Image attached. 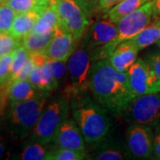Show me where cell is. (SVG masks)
I'll return each instance as SVG.
<instances>
[{"instance_id":"9c48e42d","label":"cell","mask_w":160,"mask_h":160,"mask_svg":"<svg viewBox=\"0 0 160 160\" xmlns=\"http://www.w3.org/2000/svg\"><path fill=\"white\" fill-rule=\"evenodd\" d=\"M128 81L134 97L160 92V81L149 63L137 59L127 70Z\"/></svg>"},{"instance_id":"f546056e","label":"cell","mask_w":160,"mask_h":160,"mask_svg":"<svg viewBox=\"0 0 160 160\" xmlns=\"http://www.w3.org/2000/svg\"><path fill=\"white\" fill-rule=\"evenodd\" d=\"M13 52L0 56V85H5L11 78V69Z\"/></svg>"},{"instance_id":"7c38bea8","label":"cell","mask_w":160,"mask_h":160,"mask_svg":"<svg viewBox=\"0 0 160 160\" xmlns=\"http://www.w3.org/2000/svg\"><path fill=\"white\" fill-rule=\"evenodd\" d=\"M77 49V41L65 29L58 25L50 43L43 52L46 57L67 62Z\"/></svg>"},{"instance_id":"7402d4cb","label":"cell","mask_w":160,"mask_h":160,"mask_svg":"<svg viewBox=\"0 0 160 160\" xmlns=\"http://www.w3.org/2000/svg\"><path fill=\"white\" fill-rule=\"evenodd\" d=\"M98 149L92 154V158L98 160H121L127 156L125 150L119 145L114 142H104L98 144Z\"/></svg>"},{"instance_id":"74e56055","label":"cell","mask_w":160,"mask_h":160,"mask_svg":"<svg viewBox=\"0 0 160 160\" xmlns=\"http://www.w3.org/2000/svg\"><path fill=\"white\" fill-rule=\"evenodd\" d=\"M5 148H6V140L3 136H0V158L2 157L5 151Z\"/></svg>"},{"instance_id":"8fae6325","label":"cell","mask_w":160,"mask_h":160,"mask_svg":"<svg viewBox=\"0 0 160 160\" xmlns=\"http://www.w3.org/2000/svg\"><path fill=\"white\" fill-rule=\"evenodd\" d=\"M117 35V23L110 21L108 17L104 20H99L87 29L86 34L83 37L81 46L90 52L113 42Z\"/></svg>"},{"instance_id":"60d3db41","label":"cell","mask_w":160,"mask_h":160,"mask_svg":"<svg viewBox=\"0 0 160 160\" xmlns=\"http://www.w3.org/2000/svg\"><path fill=\"white\" fill-rule=\"evenodd\" d=\"M4 1H5V0H0V3H3Z\"/></svg>"},{"instance_id":"d4e9b609","label":"cell","mask_w":160,"mask_h":160,"mask_svg":"<svg viewBox=\"0 0 160 160\" xmlns=\"http://www.w3.org/2000/svg\"><path fill=\"white\" fill-rule=\"evenodd\" d=\"M47 150L44 147L43 143L35 142L27 145L22 153L20 158L22 160H43L46 159Z\"/></svg>"},{"instance_id":"d6986e66","label":"cell","mask_w":160,"mask_h":160,"mask_svg":"<svg viewBox=\"0 0 160 160\" xmlns=\"http://www.w3.org/2000/svg\"><path fill=\"white\" fill-rule=\"evenodd\" d=\"M59 24L57 12L54 6L50 5L41 12L39 19L35 24L32 31L38 34H46L53 31Z\"/></svg>"},{"instance_id":"7a4b0ae2","label":"cell","mask_w":160,"mask_h":160,"mask_svg":"<svg viewBox=\"0 0 160 160\" xmlns=\"http://www.w3.org/2000/svg\"><path fill=\"white\" fill-rule=\"evenodd\" d=\"M70 109L86 144L97 146L107 138L111 127L108 110L86 92L71 99Z\"/></svg>"},{"instance_id":"d6a6232c","label":"cell","mask_w":160,"mask_h":160,"mask_svg":"<svg viewBox=\"0 0 160 160\" xmlns=\"http://www.w3.org/2000/svg\"><path fill=\"white\" fill-rule=\"evenodd\" d=\"M153 130V146L156 158L160 159V120L155 125Z\"/></svg>"},{"instance_id":"ffe728a7","label":"cell","mask_w":160,"mask_h":160,"mask_svg":"<svg viewBox=\"0 0 160 160\" xmlns=\"http://www.w3.org/2000/svg\"><path fill=\"white\" fill-rule=\"evenodd\" d=\"M150 0H122L118 5L107 12V17L118 23L123 17L131 13Z\"/></svg>"},{"instance_id":"44dd1931","label":"cell","mask_w":160,"mask_h":160,"mask_svg":"<svg viewBox=\"0 0 160 160\" xmlns=\"http://www.w3.org/2000/svg\"><path fill=\"white\" fill-rule=\"evenodd\" d=\"M53 33L54 30L46 34H38L31 31L22 38V46H25L30 53L43 52L50 43Z\"/></svg>"},{"instance_id":"4fadbf2b","label":"cell","mask_w":160,"mask_h":160,"mask_svg":"<svg viewBox=\"0 0 160 160\" xmlns=\"http://www.w3.org/2000/svg\"><path fill=\"white\" fill-rule=\"evenodd\" d=\"M52 142L64 149L86 152L85 139L74 118H68L58 129Z\"/></svg>"},{"instance_id":"ab89813d","label":"cell","mask_w":160,"mask_h":160,"mask_svg":"<svg viewBox=\"0 0 160 160\" xmlns=\"http://www.w3.org/2000/svg\"><path fill=\"white\" fill-rule=\"evenodd\" d=\"M157 45H158V47L160 48V40L158 41V43H157Z\"/></svg>"},{"instance_id":"e0dca14e","label":"cell","mask_w":160,"mask_h":160,"mask_svg":"<svg viewBox=\"0 0 160 160\" xmlns=\"http://www.w3.org/2000/svg\"><path fill=\"white\" fill-rule=\"evenodd\" d=\"M29 80L38 90L45 92H50L60 86L54 79L46 62L43 66L35 67Z\"/></svg>"},{"instance_id":"f1b7e54d","label":"cell","mask_w":160,"mask_h":160,"mask_svg":"<svg viewBox=\"0 0 160 160\" xmlns=\"http://www.w3.org/2000/svg\"><path fill=\"white\" fill-rule=\"evenodd\" d=\"M16 12L5 3L0 4V32H10Z\"/></svg>"},{"instance_id":"836d02e7","label":"cell","mask_w":160,"mask_h":160,"mask_svg":"<svg viewBox=\"0 0 160 160\" xmlns=\"http://www.w3.org/2000/svg\"><path fill=\"white\" fill-rule=\"evenodd\" d=\"M83 10L86 12L88 16L91 15V13L94 9L97 8L99 0H75Z\"/></svg>"},{"instance_id":"8d00e7d4","label":"cell","mask_w":160,"mask_h":160,"mask_svg":"<svg viewBox=\"0 0 160 160\" xmlns=\"http://www.w3.org/2000/svg\"><path fill=\"white\" fill-rule=\"evenodd\" d=\"M153 6H154L155 16L160 17V0H152Z\"/></svg>"},{"instance_id":"ac0fdd59","label":"cell","mask_w":160,"mask_h":160,"mask_svg":"<svg viewBox=\"0 0 160 160\" xmlns=\"http://www.w3.org/2000/svg\"><path fill=\"white\" fill-rule=\"evenodd\" d=\"M131 40L139 50L157 44L160 40V17L156 18Z\"/></svg>"},{"instance_id":"484cf974","label":"cell","mask_w":160,"mask_h":160,"mask_svg":"<svg viewBox=\"0 0 160 160\" xmlns=\"http://www.w3.org/2000/svg\"><path fill=\"white\" fill-rule=\"evenodd\" d=\"M22 45V38H18L10 32H0V56L12 52Z\"/></svg>"},{"instance_id":"6da1fadb","label":"cell","mask_w":160,"mask_h":160,"mask_svg":"<svg viewBox=\"0 0 160 160\" xmlns=\"http://www.w3.org/2000/svg\"><path fill=\"white\" fill-rule=\"evenodd\" d=\"M90 90L95 101L116 116H122L128 103L134 98L127 72L117 70L109 59L97 61L92 66Z\"/></svg>"},{"instance_id":"ba28073f","label":"cell","mask_w":160,"mask_h":160,"mask_svg":"<svg viewBox=\"0 0 160 160\" xmlns=\"http://www.w3.org/2000/svg\"><path fill=\"white\" fill-rule=\"evenodd\" d=\"M154 16L153 1L150 0L137 10L122 18L117 23L118 35L114 41L109 43V46L115 49L120 43L133 38L152 22Z\"/></svg>"},{"instance_id":"1f68e13d","label":"cell","mask_w":160,"mask_h":160,"mask_svg":"<svg viewBox=\"0 0 160 160\" xmlns=\"http://www.w3.org/2000/svg\"><path fill=\"white\" fill-rule=\"evenodd\" d=\"M146 62L149 63L150 68L160 81V52L149 54Z\"/></svg>"},{"instance_id":"8992f818","label":"cell","mask_w":160,"mask_h":160,"mask_svg":"<svg viewBox=\"0 0 160 160\" xmlns=\"http://www.w3.org/2000/svg\"><path fill=\"white\" fill-rule=\"evenodd\" d=\"M127 123L154 126L160 120V92L134 97L122 113Z\"/></svg>"},{"instance_id":"5b68a950","label":"cell","mask_w":160,"mask_h":160,"mask_svg":"<svg viewBox=\"0 0 160 160\" xmlns=\"http://www.w3.org/2000/svg\"><path fill=\"white\" fill-rule=\"evenodd\" d=\"M91 64L89 52L82 46L77 48L68 60V78L63 95L69 101L90 89Z\"/></svg>"},{"instance_id":"30bf717a","label":"cell","mask_w":160,"mask_h":160,"mask_svg":"<svg viewBox=\"0 0 160 160\" xmlns=\"http://www.w3.org/2000/svg\"><path fill=\"white\" fill-rule=\"evenodd\" d=\"M129 152L137 158H149L154 154L153 131L150 126L132 124L126 132Z\"/></svg>"},{"instance_id":"4dcf8cb0","label":"cell","mask_w":160,"mask_h":160,"mask_svg":"<svg viewBox=\"0 0 160 160\" xmlns=\"http://www.w3.org/2000/svg\"><path fill=\"white\" fill-rule=\"evenodd\" d=\"M34 68V63H33L31 58H30V55H29V58L28 59V61L23 65V67L21 69V70L18 72L17 74H15L13 77H12L11 79L9 80V81H14V80H29V77L31 75V72L33 71Z\"/></svg>"},{"instance_id":"e575fe53","label":"cell","mask_w":160,"mask_h":160,"mask_svg":"<svg viewBox=\"0 0 160 160\" xmlns=\"http://www.w3.org/2000/svg\"><path fill=\"white\" fill-rule=\"evenodd\" d=\"M121 1L122 0H99L97 9L99 11L107 12L112 7H114L116 5L120 3Z\"/></svg>"},{"instance_id":"d590c367","label":"cell","mask_w":160,"mask_h":160,"mask_svg":"<svg viewBox=\"0 0 160 160\" xmlns=\"http://www.w3.org/2000/svg\"><path fill=\"white\" fill-rule=\"evenodd\" d=\"M9 101L7 95V83L5 85H0V115L3 114L7 102Z\"/></svg>"},{"instance_id":"52a82bcc","label":"cell","mask_w":160,"mask_h":160,"mask_svg":"<svg viewBox=\"0 0 160 160\" xmlns=\"http://www.w3.org/2000/svg\"><path fill=\"white\" fill-rule=\"evenodd\" d=\"M54 8L59 19L58 25L77 42L82 39L90 25L89 16L83 8L75 0H58Z\"/></svg>"},{"instance_id":"cb8c5ba5","label":"cell","mask_w":160,"mask_h":160,"mask_svg":"<svg viewBox=\"0 0 160 160\" xmlns=\"http://www.w3.org/2000/svg\"><path fill=\"white\" fill-rule=\"evenodd\" d=\"M87 158L86 152L55 146L46 154V160H82Z\"/></svg>"},{"instance_id":"3957f363","label":"cell","mask_w":160,"mask_h":160,"mask_svg":"<svg viewBox=\"0 0 160 160\" xmlns=\"http://www.w3.org/2000/svg\"><path fill=\"white\" fill-rule=\"evenodd\" d=\"M64 95L53 98L46 104L38 121L32 130V138L43 144L53 141L58 129L69 118L70 104Z\"/></svg>"},{"instance_id":"603a6c76","label":"cell","mask_w":160,"mask_h":160,"mask_svg":"<svg viewBox=\"0 0 160 160\" xmlns=\"http://www.w3.org/2000/svg\"><path fill=\"white\" fill-rule=\"evenodd\" d=\"M3 3L10 6L15 12L38 11L41 13V12L50 6L41 0H5Z\"/></svg>"},{"instance_id":"b9f144b4","label":"cell","mask_w":160,"mask_h":160,"mask_svg":"<svg viewBox=\"0 0 160 160\" xmlns=\"http://www.w3.org/2000/svg\"><path fill=\"white\" fill-rule=\"evenodd\" d=\"M0 4H1V3H0Z\"/></svg>"},{"instance_id":"9a60e30c","label":"cell","mask_w":160,"mask_h":160,"mask_svg":"<svg viewBox=\"0 0 160 160\" xmlns=\"http://www.w3.org/2000/svg\"><path fill=\"white\" fill-rule=\"evenodd\" d=\"M37 90L29 80H14L7 83V95L11 104L34 98L38 93Z\"/></svg>"},{"instance_id":"5bb4252c","label":"cell","mask_w":160,"mask_h":160,"mask_svg":"<svg viewBox=\"0 0 160 160\" xmlns=\"http://www.w3.org/2000/svg\"><path fill=\"white\" fill-rule=\"evenodd\" d=\"M139 49L131 39L124 41L118 45L109 58L110 64L120 72L127 70L137 60Z\"/></svg>"},{"instance_id":"f35d334b","label":"cell","mask_w":160,"mask_h":160,"mask_svg":"<svg viewBox=\"0 0 160 160\" xmlns=\"http://www.w3.org/2000/svg\"><path fill=\"white\" fill-rule=\"evenodd\" d=\"M41 1H43L45 3H47L49 5H52V6H55L58 2V0H41Z\"/></svg>"},{"instance_id":"4316f807","label":"cell","mask_w":160,"mask_h":160,"mask_svg":"<svg viewBox=\"0 0 160 160\" xmlns=\"http://www.w3.org/2000/svg\"><path fill=\"white\" fill-rule=\"evenodd\" d=\"M46 63L51 70L52 74L53 76L54 79L58 82L59 85H61L63 82H67L68 78V66L67 63L62 61L57 60H51L48 59Z\"/></svg>"},{"instance_id":"277c9868","label":"cell","mask_w":160,"mask_h":160,"mask_svg":"<svg viewBox=\"0 0 160 160\" xmlns=\"http://www.w3.org/2000/svg\"><path fill=\"white\" fill-rule=\"evenodd\" d=\"M48 92H38L34 98L12 103L9 121L20 138H24L33 130L46 106Z\"/></svg>"},{"instance_id":"2e32d148","label":"cell","mask_w":160,"mask_h":160,"mask_svg":"<svg viewBox=\"0 0 160 160\" xmlns=\"http://www.w3.org/2000/svg\"><path fill=\"white\" fill-rule=\"evenodd\" d=\"M39 16L40 12L38 11L16 12L10 33L18 38H23L32 31Z\"/></svg>"},{"instance_id":"83f0119b","label":"cell","mask_w":160,"mask_h":160,"mask_svg":"<svg viewBox=\"0 0 160 160\" xmlns=\"http://www.w3.org/2000/svg\"><path fill=\"white\" fill-rule=\"evenodd\" d=\"M30 52H29L24 46H20L16 50L13 51L12 55V62L11 69V78L21 70L23 65L26 63L29 58ZM11 79V78H10Z\"/></svg>"}]
</instances>
